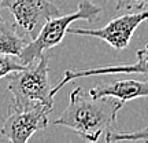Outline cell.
<instances>
[{
    "mask_svg": "<svg viewBox=\"0 0 148 143\" xmlns=\"http://www.w3.org/2000/svg\"><path fill=\"white\" fill-rule=\"evenodd\" d=\"M69 99V105L62 116L49 122L70 128L84 140L92 143L97 142L103 133L112 129L118 111L123 106V102L114 96L88 98L81 87L70 92Z\"/></svg>",
    "mask_w": 148,
    "mask_h": 143,
    "instance_id": "obj_1",
    "label": "cell"
},
{
    "mask_svg": "<svg viewBox=\"0 0 148 143\" xmlns=\"http://www.w3.org/2000/svg\"><path fill=\"white\" fill-rule=\"evenodd\" d=\"M49 57L44 53L40 58L27 64L23 69L8 74L7 90L12 95L10 109L23 110L37 105L53 107L49 83Z\"/></svg>",
    "mask_w": 148,
    "mask_h": 143,
    "instance_id": "obj_2",
    "label": "cell"
},
{
    "mask_svg": "<svg viewBox=\"0 0 148 143\" xmlns=\"http://www.w3.org/2000/svg\"><path fill=\"white\" fill-rule=\"evenodd\" d=\"M101 8L93 4L89 0H82L78 4L77 10L71 14L66 15H56L49 18L40 32L37 33V36L26 43V46L19 54V61L23 65H27L33 62L34 59L40 58L44 53H47L48 50L56 47L58 44L64 39V36L69 33L70 25L75 21H92L93 18L100 14Z\"/></svg>",
    "mask_w": 148,
    "mask_h": 143,
    "instance_id": "obj_3",
    "label": "cell"
},
{
    "mask_svg": "<svg viewBox=\"0 0 148 143\" xmlns=\"http://www.w3.org/2000/svg\"><path fill=\"white\" fill-rule=\"evenodd\" d=\"M1 7L10 11L15 25L23 37L33 40L40 32L42 25L52 17L60 14L56 6L49 0H3Z\"/></svg>",
    "mask_w": 148,
    "mask_h": 143,
    "instance_id": "obj_4",
    "label": "cell"
},
{
    "mask_svg": "<svg viewBox=\"0 0 148 143\" xmlns=\"http://www.w3.org/2000/svg\"><path fill=\"white\" fill-rule=\"evenodd\" d=\"M148 19V10L125 12L122 15L111 19L107 25L99 29H85V28H69L70 35L90 36L100 39L110 44L115 50H125L132 40L134 30L141 22Z\"/></svg>",
    "mask_w": 148,
    "mask_h": 143,
    "instance_id": "obj_5",
    "label": "cell"
},
{
    "mask_svg": "<svg viewBox=\"0 0 148 143\" xmlns=\"http://www.w3.org/2000/svg\"><path fill=\"white\" fill-rule=\"evenodd\" d=\"M4 120L0 133L11 143H26L37 131L45 129L49 124V113L52 107L37 105L30 109L14 110Z\"/></svg>",
    "mask_w": 148,
    "mask_h": 143,
    "instance_id": "obj_6",
    "label": "cell"
},
{
    "mask_svg": "<svg viewBox=\"0 0 148 143\" xmlns=\"http://www.w3.org/2000/svg\"><path fill=\"white\" fill-rule=\"evenodd\" d=\"M138 73L148 77V44L144 48L138 50L136 53V62L134 64H116L107 65V66H97L85 70H66L63 77L60 79L58 84L51 90V95L55 96L60 88L67 83L81 77H92V76H103V74H132Z\"/></svg>",
    "mask_w": 148,
    "mask_h": 143,
    "instance_id": "obj_7",
    "label": "cell"
},
{
    "mask_svg": "<svg viewBox=\"0 0 148 143\" xmlns=\"http://www.w3.org/2000/svg\"><path fill=\"white\" fill-rule=\"evenodd\" d=\"M89 96L100 98V96H114L122 101H133L137 98H148V81L143 80H110L95 85L89 90Z\"/></svg>",
    "mask_w": 148,
    "mask_h": 143,
    "instance_id": "obj_8",
    "label": "cell"
},
{
    "mask_svg": "<svg viewBox=\"0 0 148 143\" xmlns=\"http://www.w3.org/2000/svg\"><path fill=\"white\" fill-rule=\"evenodd\" d=\"M26 43V39L19 35L15 26L0 18V55L19 57Z\"/></svg>",
    "mask_w": 148,
    "mask_h": 143,
    "instance_id": "obj_9",
    "label": "cell"
},
{
    "mask_svg": "<svg viewBox=\"0 0 148 143\" xmlns=\"http://www.w3.org/2000/svg\"><path fill=\"white\" fill-rule=\"evenodd\" d=\"M122 140H130V142H136V140H144L148 142V125L144 127L140 131H133V132H118V131H112L110 129L106 133V142H122Z\"/></svg>",
    "mask_w": 148,
    "mask_h": 143,
    "instance_id": "obj_10",
    "label": "cell"
},
{
    "mask_svg": "<svg viewBox=\"0 0 148 143\" xmlns=\"http://www.w3.org/2000/svg\"><path fill=\"white\" fill-rule=\"evenodd\" d=\"M26 65H23L19 61L18 57L12 55H0V80L3 77H7L10 73L16 70L23 69Z\"/></svg>",
    "mask_w": 148,
    "mask_h": 143,
    "instance_id": "obj_11",
    "label": "cell"
},
{
    "mask_svg": "<svg viewBox=\"0 0 148 143\" xmlns=\"http://www.w3.org/2000/svg\"><path fill=\"white\" fill-rule=\"evenodd\" d=\"M148 0H115V10L119 12H133L145 10Z\"/></svg>",
    "mask_w": 148,
    "mask_h": 143,
    "instance_id": "obj_12",
    "label": "cell"
},
{
    "mask_svg": "<svg viewBox=\"0 0 148 143\" xmlns=\"http://www.w3.org/2000/svg\"><path fill=\"white\" fill-rule=\"evenodd\" d=\"M1 1H3V0H0V8H1Z\"/></svg>",
    "mask_w": 148,
    "mask_h": 143,
    "instance_id": "obj_13",
    "label": "cell"
}]
</instances>
